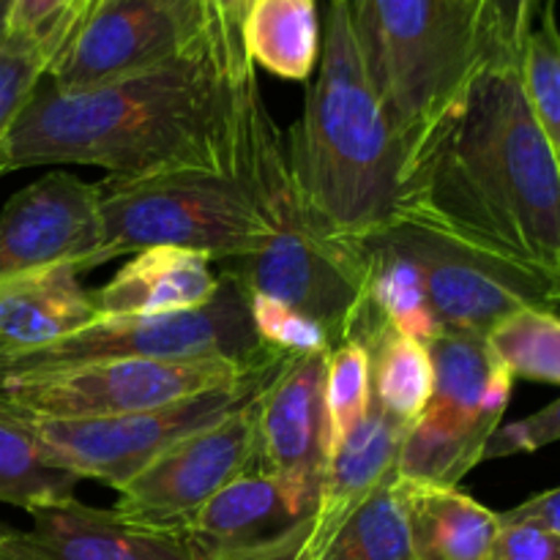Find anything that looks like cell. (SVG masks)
I'll list each match as a JSON object with an SVG mask.
<instances>
[{
  "label": "cell",
  "mask_w": 560,
  "mask_h": 560,
  "mask_svg": "<svg viewBox=\"0 0 560 560\" xmlns=\"http://www.w3.org/2000/svg\"><path fill=\"white\" fill-rule=\"evenodd\" d=\"M399 219L560 277V159L520 60H487L408 159Z\"/></svg>",
  "instance_id": "6da1fadb"
},
{
  "label": "cell",
  "mask_w": 560,
  "mask_h": 560,
  "mask_svg": "<svg viewBox=\"0 0 560 560\" xmlns=\"http://www.w3.org/2000/svg\"><path fill=\"white\" fill-rule=\"evenodd\" d=\"M228 162V88L206 58H180L85 88L44 77L0 142V178L47 164L109 175Z\"/></svg>",
  "instance_id": "7a4b0ae2"
},
{
  "label": "cell",
  "mask_w": 560,
  "mask_h": 560,
  "mask_svg": "<svg viewBox=\"0 0 560 560\" xmlns=\"http://www.w3.org/2000/svg\"><path fill=\"white\" fill-rule=\"evenodd\" d=\"M284 137L295 184L323 230L364 241L397 222L408 156L361 58L348 0H328L315 80Z\"/></svg>",
  "instance_id": "3957f363"
},
{
  "label": "cell",
  "mask_w": 560,
  "mask_h": 560,
  "mask_svg": "<svg viewBox=\"0 0 560 560\" xmlns=\"http://www.w3.org/2000/svg\"><path fill=\"white\" fill-rule=\"evenodd\" d=\"M228 164L241 175L271 230L257 255L222 268L244 293L271 295L328 328L334 348L364 323V246L323 230L293 178L288 137L255 80L228 88Z\"/></svg>",
  "instance_id": "277c9868"
},
{
  "label": "cell",
  "mask_w": 560,
  "mask_h": 560,
  "mask_svg": "<svg viewBox=\"0 0 560 560\" xmlns=\"http://www.w3.org/2000/svg\"><path fill=\"white\" fill-rule=\"evenodd\" d=\"M348 9L372 85L408 159L476 71L509 58L492 38L481 0H348Z\"/></svg>",
  "instance_id": "5b68a950"
},
{
  "label": "cell",
  "mask_w": 560,
  "mask_h": 560,
  "mask_svg": "<svg viewBox=\"0 0 560 560\" xmlns=\"http://www.w3.org/2000/svg\"><path fill=\"white\" fill-rule=\"evenodd\" d=\"M102 266L151 246L202 252L219 268L257 255L271 241L249 186L228 162L107 175L96 184Z\"/></svg>",
  "instance_id": "8992f818"
},
{
  "label": "cell",
  "mask_w": 560,
  "mask_h": 560,
  "mask_svg": "<svg viewBox=\"0 0 560 560\" xmlns=\"http://www.w3.org/2000/svg\"><path fill=\"white\" fill-rule=\"evenodd\" d=\"M282 361V355L262 361L118 359L55 370H0V419L38 424L153 410L217 388L241 386Z\"/></svg>",
  "instance_id": "52a82bcc"
},
{
  "label": "cell",
  "mask_w": 560,
  "mask_h": 560,
  "mask_svg": "<svg viewBox=\"0 0 560 560\" xmlns=\"http://www.w3.org/2000/svg\"><path fill=\"white\" fill-rule=\"evenodd\" d=\"M435 388L399 448L394 476L405 485L457 487L485 463L512 399L514 377L487 337L446 331L430 345Z\"/></svg>",
  "instance_id": "ba28073f"
},
{
  "label": "cell",
  "mask_w": 560,
  "mask_h": 560,
  "mask_svg": "<svg viewBox=\"0 0 560 560\" xmlns=\"http://www.w3.org/2000/svg\"><path fill=\"white\" fill-rule=\"evenodd\" d=\"M282 364L241 386L217 388L153 410H137L109 419L38 421L25 427L36 435L55 465L74 474L80 481L91 479L118 492L148 465L156 463L170 446L217 424L241 405L255 399Z\"/></svg>",
  "instance_id": "9c48e42d"
},
{
  "label": "cell",
  "mask_w": 560,
  "mask_h": 560,
  "mask_svg": "<svg viewBox=\"0 0 560 560\" xmlns=\"http://www.w3.org/2000/svg\"><path fill=\"white\" fill-rule=\"evenodd\" d=\"M386 233L419 268L432 315L443 334L487 337L498 323L523 310L560 315V277L556 273L503 260L405 219Z\"/></svg>",
  "instance_id": "30bf717a"
},
{
  "label": "cell",
  "mask_w": 560,
  "mask_h": 560,
  "mask_svg": "<svg viewBox=\"0 0 560 560\" xmlns=\"http://www.w3.org/2000/svg\"><path fill=\"white\" fill-rule=\"evenodd\" d=\"M257 399L260 394L170 446L120 487L113 512L145 528L186 534L213 495L257 470Z\"/></svg>",
  "instance_id": "8fae6325"
},
{
  "label": "cell",
  "mask_w": 560,
  "mask_h": 560,
  "mask_svg": "<svg viewBox=\"0 0 560 560\" xmlns=\"http://www.w3.org/2000/svg\"><path fill=\"white\" fill-rule=\"evenodd\" d=\"M180 58H206L197 0H124L98 11L44 77L55 88H85Z\"/></svg>",
  "instance_id": "7c38bea8"
},
{
  "label": "cell",
  "mask_w": 560,
  "mask_h": 560,
  "mask_svg": "<svg viewBox=\"0 0 560 560\" xmlns=\"http://www.w3.org/2000/svg\"><path fill=\"white\" fill-rule=\"evenodd\" d=\"M326 370L328 353L288 359L257 399V474L310 509H317L331 465Z\"/></svg>",
  "instance_id": "4fadbf2b"
},
{
  "label": "cell",
  "mask_w": 560,
  "mask_h": 560,
  "mask_svg": "<svg viewBox=\"0 0 560 560\" xmlns=\"http://www.w3.org/2000/svg\"><path fill=\"white\" fill-rule=\"evenodd\" d=\"M52 266H102L96 184L74 173L42 175L0 211V284Z\"/></svg>",
  "instance_id": "5bb4252c"
},
{
  "label": "cell",
  "mask_w": 560,
  "mask_h": 560,
  "mask_svg": "<svg viewBox=\"0 0 560 560\" xmlns=\"http://www.w3.org/2000/svg\"><path fill=\"white\" fill-rule=\"evenodd\" d=\"M315 514L255 470L213 495L186 536L197 560H306Z\"/></svg>",
  "instance_id": "9a60e30c"
},
{
  "label": "cell",
  "mask_w": 560,
  "mask_h": 560,
  "mask_svg": "<svg viewBox=\"0 0 560 560\" xmlns=\"http://www.w3.org/2000/svg\"><path fill=\"white\" fill-rule=\"evenodd\" d=\"M31 520V528H11L0 541V560H197L186 534L145 528L77 498Z\"/></svg>",
  "instance_id": "2e32d148"
},
{
  "label": "cell",
  "mask_w": 560,
  "mask_h": 560,
  "mask_svg": "<svg viewBox=\"0 0 560 560\" xmlns=\"http://www.w3.org/2000/svg\"><path fill=\"white\" fill-rule=\"evenodd\" d=\"M222 288V271L202 252L151 246L131 255L102 288L88 290L98 317H162L202 310Z\"/></svg>",
  "instance_id": "e0dca14e"
},
{
  "label": "cell",
  "mask_w": 560,
  "mask_h": 560,
  "mask_svg": "<svg viewBox=\"0 0 560 560\" xmlns=\"http://www.w3.org/2000/svg\"><path fill=\"white\" fill-rule=\"evenodd\" d=\"M410 424L397 421L381 408V402L372 394L370 410L364 421L355 427L353 435L334 452L328 465L326 481H323L320 501L315 514V536H312L310 558L315 560L317 552L328 545L334 534L345 525V520L377 490L386 479H392L397 468L399 448Z\"/></svg>",
  "instance_id": "ac0fdd59"
},
{
  "label": "cell",
  "mask_w": 560,
  "mask_h": 560,
  "mask_svg": "<svg viewBox=\"0 0 560 560\" xmlns=\"http://www.w3.org/2000/svg\"><path fill=\"white\" fill-rule=\"evenodd\" d=\"M80 273L52 266L0 284V355L44 348L98 320Z\"/></svg>",
  "instance_id": "d6986e66"
},
{
  "label": "cell",
  "mask_w": 560,
  "mask_h": 560,
  "mask_svg": "<svg viewBox=\"0 0 560 560\" xmlns=\"http://www.w3.org/2000/svg\"><path fill=\"white\" fill-rule=\"evenodd\" d=\"M397 485L413 560H492L501 534V517L495 512L459 487Z\"/></svg>",
  "instance_id": "ffe728a7"
},
{
  "label": "cell",
  "mask_w": 560,
  "mask_h": 560,
  "mask_svg": "<svg viewBox=\"0 0 560 560\" xmlns=\"http://www.w3.org/2000/svg\"><path fill=\"white\" fill-rule=\"evenodd\" d=\"M323 27L317 0H252L244 44L252 66L282 80L304 82L315 74Z\"/></svg>",
  "instance_id": "44dd1931"
},
{
  "label": "cell",
  "mask_w": 560,
  "mask_h": 560,
  "mask_svg": "<svg viewBox=\"0 0 560 560\" xmlns=\"http://www.w3.org/2000/svg\"><path fill=\"white\" fill-rule=\"evenodd\" d=\"M77 479L55 465L25 424L0 419V503L33 514L77 498Z\"/></svg>",
  "instance_id": "7402d4cb"
},
{
  "label": "cell",
  "mask_w": 560,
  "mask_h": 560,
  "mask_svg": "<svg viewBox=\"0 0 560 560\" xmlns=\"http://www.w3.org/2000/svg\"><path fill=\"white\" fill-rule=\"evenodd\" d=\"M372 394L397 421L413 427L421 419L435 388L430 345L383 328L370 342Z\"/></svg>",
  "instance_id": "603a6c76"
},
{
  "label": "cell",
  "mask_w": 560,
  "mask_h": 560,
  "mask_svg": "<svg viewBox=\"0 0 560 560\" xmlns=\"http://www.w3.org/2000/svg\"><path fill=\"white\" fill-rule=\"evenodd\" d=\"M315 560H413L397 479H386L328 539Z\"/></svg>",
  "instance_id": "cb8c5ba5"
},
{
  "label": "cell",
  "mask_w": 560,
  "mask_h": 560,
  "mask_svg": "<svg viewBox=\"0 0 560 560\" xmlns=\"http://www.w3.org/2000/svg\"><path fill=\"white\" fill-rule=\"evenodd\" d=\"M487 345L512 377L560 386V315L523 310L487 334Z\"/></svg>",
  "instance_id": "d4e9b609"
},
{
  "label": "cell",
  "mask_w": 560,
  "mask_h": 560,
  "mask_svg": "<svg viewBox=\"0 0 560 560\" xmlns=\"http://www.w3.org/2000/svg\"><path fill=\"white\" fill-rule=\"evenodd\" d=\"M372 402V353L359 339H345L328 353L326 410L331 457L364 421Z\"/></svg>",
  "instance_id": "484cf974"
},
{
  "label": "cell",
  "mask_w": 560,
  "mask_h": 560,
  "mask_svg": "<svg viewBox=\"0 0 560 560\" xmlns=\"http://www.w3.org/2000/svg\"><path fill=\"white\" fill-rule=\"evenodd\" d=\"M520 80L541 131L560 153V31L552 5H547L541 22L525 38Z\"/></svg>",
  "instance_id": "4316f807"
},
{
  "label": "cell",
  "mask_w": 560,
  "mask_h": 560,
  "mask_svg": "<svg viewBox=\"0 0 560 560\" xmlns=\"http://www.w3.org/2000/svg\"><path fill=\"white\" fill-rule=\"evenodd\" d=\"M55 55L58 44L47 31L9 33L0 44V142L44 80Z\"/></svg>",
  "instance_id": "83f0119b"
},
{
  "label": "cell",
  "mask_w": 560,
  "mask_h": 560,
  "mask_svg": "<svg viewBox=\"0 0 560 560\" xmlns=\"http://www.w3.org/2000/svg\"><path fill=\"white\" fill-rule=\"evenodd\" d=\"M202 27V52L224 88L255 80L257 71L246 55L244 25L249 0H197Z\"/></svg>",
  "instance_id": "f1b7e54d"
},
{
  "label": "cell",
  "mask_w": 560,
  "mask_h": 560,
  "mask_svg": "<svg viewBox=\"0 0 560 560\" xmlns=\"http://www.w3.org/2000/svg\"><path fill=\"white\" fill-rule=\"evenodd\" d=\"M246 304H249L252 328H255L257 339L271 353L282 355V359H299V355L331 353L334 350L328 328L295 306L260 293H246Z\"/></svg>",
  "instance_id": "f546056e"
},
{
  "label": "cell",
  "mask_w": 560,
  "mask_h": 560,
  "mask_svg": "<svg viewBox=\"0 0 560 560\" xmlns=\"http://www.w3.org/2000/svg\"><path fill=\"white\" fill-rule=\"evenodd\" d=\"M558 441H560V397L556 402L547 405V408L514 421V424L498 427V432L490 438V443H487L485 459H501V457H514V454L539 452V448L550 446V443H558Z\"/></svg>",
  "instance_id": "4dcf8cb0"
},
{
  "label": "cell",
  "mask_w": 560,
  "mask_h": 560,
  "mask_svg": "<svg viewBox=\"0 0 560 560\" xmlns=\"http://www.w3.org/2000/svg\"><path fill=\"white\" fill-rule=\"evenodd\" d=\"M490 22L492 38L498 49L509 58H517L523 52L525 38L530 36L545 0H481Z\"/></svg>",
  "instance_id": "1f68e13d"
},
{
  "label": "cell",
  "mask_w": 560,
  "mask_h": 560,
  "mask_svg": "<svg viewBox=\"0 0 560 560\" xmlns=\"http://www.w3.org/2000/svg\"><path fill=\"white\" fill-rule=\"evenodd\" d=\"M492 560H560V534L534 523H501Z\"/></svg>",
  "instance_id": "d6a6232c"
},
{
  "label": "cell",
  "mask_w": 560,
  "mask_h": 560,
  "mask_svg": "<svg viewBox=\"0 0 560 560\" xmlns=\"http://www.w3.org/2000/svg\"><path fill=\"white\" fill-rule=\"evenodd\" d=\"M498 517H501V523H534L560 534V487L539 492V495L528 498V501L498 514Z\"/></svg>",
  "instance_id": "836d02e7"
},
{
  "label": "cell",
  "mask_w": 560,
  "mask_h": 560,
  "mask_svg": "<svg viewBox=\"0 0 560 560\" xmlns=\"http://www.w3.org/2000/svg\"><path fill=\"white\" fill-rule=\"evenodd\" d=\"M69 3L71 0H14L9 33L47 31L69 9Z\"/></svg>",
  "instance_id": "e575fe53"
},
{
  "label": "cell",
  "mask_w": 560,
  "mask_h": 560,
  "mask_svg": "<svg viewBox=\"0 0 560 560\" xmlns=\"http://www.w3.org/2000/svg\"><path fill=\"white\" fill-rule=\"evenodd\" d=\"M115 3H124V0H71L69 9L47 27V33L55 38V44H58V52L98 14V11L109 9V5ZM55 58H58V55H55Z\"/></svg>",
  "instance_id": "d590c367"
},
{
  "label": "cell",
  "mask_w": 560,
  "mask_h": 560,
  "mask_svg": "<svg viewBox=\"0 0 560 560\" xmlns=\"http://www.w3.org/2000/svg\"><path fill=\"white\" fill-rule=\"evenodd\" d=\"M11 9H14V0H0V44H3L5 36H9Z\"/></svg>",
  "instance_id": "8d00e7d4"
},
{
  "label": "cell",
  "mask_w": 560,
  "mask_h": 560,
  "mask_svg": "<svg viewBox=\"0 0 560 560\" xmlns=\"http://www.w3.org/2000/svg\"><path fill=\"white\" fill-rule=\"evenodd\" d=\"M9 530H11V528H9V525H5V523H3V520H0V541H3V539H5V536H9Z\"/></svg>",
  "instance_id": "74e56055"
},
{
  "label": "cell",
  "mask_w": 560,
  "mask_h": 560,
  "mask_svg": "<svg viewBox=\"0 0 560 560\" xmlns=\"http://www.w3.org/2000/svg\"><path fill=\"white\" fill-rule=\"evenodd\" d=\"M558 159H560V153H558Z\"/></svg>",
  "instance_id": "f35d334b"
},
{
  "label": "cell",
  "mask_w": 560,
  "mask_h": 560,
  "mask_svg": "<svg viewBox=\"0 0 560 560\" xmlns=\"http://www.w3.org/2000/svg\"><path fill=\"white\" fill-rule=\"evenodd\" d=\"M249 3H252V0H249Z\"/></svg>",
  "instance_id": "ab89813d"
}]
</instances>
